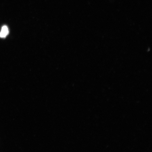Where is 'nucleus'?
Masks as SVG:
<instances>
[{
	"label": "nucleus",
	"mask_w": 152,
	"mask_h": 152,
	"mask_svg": "<svg viewBox=\"0 0 152 152\" xmlns=\"http://www.w3.org/2000/svg\"><path fill=\"white\" fill-rule=\"evenodd\" d=\"M9 29L8 27L6 26H3L1 28V32H0V37L1 38H5L7 37L9 34Z\"/></svg>",
	"instance_id": "1"
}]
</instances>
